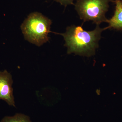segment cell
Here are the masks:
<instances>
[{"label": "cell", "mask_w": 122, "mask_h": 122, "mask_svg": "<svg viewBox=\"0 0 122 122\" xmlns=\"http://www.w3.org/2000/svg\"><path fill=\"white\" fill-rule=\"evenodd\" d=\"M104 30L98 25L91 31L84 30L81 26L68 27L66 32L61 34L68 49L67 53L87 57L94 55L98 47L101 33Z\"/></svg>", "instance_id": "obj_1"}, {"label": "cell", "mask_w": 122, "mask_h": 122, "mask_svg": "<svg viewBox=\"0 0 122 122\" xmlns=\"http://www.w3.org/2000/svg\"><path fill=\"white\" fill-rule=\"evenodd\" d=\"M52 21L41 13L35 12L29 15L21 26L24 37L30 42L40 46L49 40Z\"/></svg>", "instance_id": "obj_2"}, {"label": "cell", "mask_w": 122, "mask_h": 122, "mask_svg": "<svg viewBox=\"0 0 122 122\" xmlns=\"http://www.w3.org/2000/svg\"><path fill=\"white\" fill-rule=\"evenodd\" d=\"M109 2L108 0H77L75 9L84 21H92L99 25L107 22L105 15L109 9Z\"/></svg>", "instance_id": "obj_3"}, {"label": "cell", "mask_w": 122, "mask_h": 122, "mask_svg": "<svg viewBox=\"0 0 122 122\" xmlns=\"http://www.w3.org/2000/svg\"><path fill=\"white\" fill-rule=\"evenodd\" d=\"M11 74L6 70L0 72V99L4 100L9 105L15 107Z\"/></svg>", "instance_id": "obj_4"}, {"label": "cell", "mask_w": 122, "mask_h": 122, "mask_svg": "<svg viewBox=\"0 0 122 122\" xmlns=\"http://www.w3.org/2000/svg\"><path fill=\"white\" fill-rule=\"evenodd\" d=\"M115 3L114 15L110 20H107V22L109 24V26L104 30L112 28L122 30V0H118Z\"/></svg>", "instance_id": "obj_5"}, {"label": "cell", "mask_w": 122, "mask_h": 122, "mask_svg": "<svg viewBox=\"0 0 122 122\" xmlns=\"http://www.w3.org/2000/svg\"><path fill=\"white\" fill-rule=\"evenodd\" d=\"M1 122H32L27 116L17 114L13 116L5 117Z\"/></svg>", "instance_id": "obj_6"}, {"label": "cell", "mask_w": 122, "mask_h": 122, "mask_svg": "<svg viewBox=\"0 0 122 122\" xmlns=\"http://www.w3.org/2000/svg\"><path fill=\"white\" fill-rule=\"evenodd\" d=\"M57 2H59L62 5L66 6L70 5H74L73 2L74 1L77 0H54Z\"/></svg>", "instance_id": "obj_7"}, {"label": "cell", "mask_w": 122, "mask_h": 122, "mask_svg": "<svg viewBox=\"0 0 122 122\" xmlns=\"http://www.w3.org/2000/svg\"><path fill=\"white\" fill-rule=\"evenodd\" d=\"M109 1H111V2H116L117 1H118V0H108Z\"/></svg>", "instance_id": "obj_8"}]
</instances>
